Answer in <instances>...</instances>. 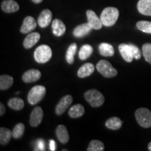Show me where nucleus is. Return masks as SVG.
I'll return each instance as SVG.
<instances>
[{
	"mask_svg": "<svg viewBox=\"0 0 151 151\" xmlns=\"http://www.w3.org/2000/svg\"><path fill=\"white\" fill-rule=\"evenodd\" d=\"M119 10L116 7H106L101 12L100 19L103 25L111 27L114 25L119 18Z\"/></svg>",
	"mask_w": 151,
	"mask_h": 151,
	"instance_id": "f257e3e1",
	"label": "nucleus"
},
{
	"mask_svg": "<svg viewBox=\"0 0 151 151\" xmlns=\"http://www.w3.org/2000/svg\"><path fill=\"white\" fill-rule=\"evenodd\" d=\"M85 99L94 108L101 106L104 103L105 99L102 94L95 89L88 90L84 94Z\"/></svg>",
	"mask_w": 151,
	"mask_h": 151,
	"instance_id": "f03ea898",
	"label": "nucleus"
},
{
	"mask_svg": "<svg viewBox=\"0 0 151 151\" xmlns=\"http://www.w3.org/2000/svg\"><path fill=\"white\" fill-rule=\"evenodd\" d=\"M46 89L43 86H34L29 90L27 95V100L31 105H35L42 100L45 97Z\"/></svg>",
	"mask_w": 151,
	"mask_h": 151,
	"instance_id": "7ed1b4c3",
	"label": "nucleus"
},
{
	"mask_svg": "<svg viewBox=\"0 0 151 151\" xmlns=\"http://www.w3.org/2000/svg\"><path fill=\"white\" fill-rule=\"evenodd\" d=\"M34 57L36 62L39 64H44L48 62L52 57V50L47 45H41L35 50Z\"/></svg>",
	"mask_w": 151,
	"mask_h": 151,
	"instance_id": "20e7f679",
	"label": "nucleus"
},
{
	"mask_svg": "<svg viewBox=\"0 0 151 151\" xmlns=\"http://www.w3.org/2000/svg\"><path fill=\"white\" fill-rule=\"evenodd\" d=\"M135 118L139 125L143 128L151 127V111L146 108H139L135 111Z\"/></svg>",
	"mask_w": 151,
	"mask_h": 151,
	"instance_id": "39448f33",
	"label": "nucleus"
},
{
	"mask_svg": "<svg viewBox=\"0 0 151 151\" xmlns=\"http://www.w3.org/2000/svg\"><path fill=\"white\" fill-rule=\"evenodd\" d=\"M98 71L106 78H113L116 76L118 71L115 68L113 67L109 61L101 60L98 62L96 66Z\"/></svg>",
	"mask_w": 151,
	"mask_h": 151,
	"instance_id": "423d86ee",
	"label": "nucleus"
},
{
	"mask_svg": "<svg viewBox=\"0 0 151 151\" xmlns=\"http://www.w3.org/2000/svg\"><path fill=\"white\" fill-rule=\"evenodd\" d=\"M73 101V98L71 95L67 94L60 99L59 103L55 107V113L58 116H61L65 113V111L70 106Z\"/></svg>",
	"mask_w": 151,
	"mask_h": 151,
	"instance_id": "0eeeda50",
	"label": "nucleus"
},
{
	"mask_svg": "<svg viewBox=\"0 0 151 151\" xmlns=\"http://www.w3.org/2000/svg\"><path fill=\"white\" fill-rule=\"evenodd\" d=\"M87 19H88V23L91 26L93 29L99 30L101 29L103 24L101 22V19L98 18L97 14L94 11L88 10L86 11Z\"/></svg>",
	"mask_w": 151,
	"mask_h": 151,
	"instance_id": "6e6552de",
	"label": "nucleus"
},
{
	"mask_svg": "<svg viewBox=\"0 0 151 151\" xmlns=\"http://www.w3.org/2000/svg\"><path fill=\"white\" fill-rule=\"evenodd\" d=\"M43 118V109L40 106H37L33 109L30 114L29 124L32 127H37L42 122Z\"/></svg>",
	"mask_w": 151,
	"mask_h": 151,
	"instance_id": "1a4fd4ad",
	"label": "nucleus"
},
{
	"mask_svg": "<svg viewBox=\"0 0 151 151\" xmlns=\"http://www.w3.org/2000/svg\"><path fill=\"white\" fill-rule=\"evenodd\" d=\"M52 18V12L49 9H44L41 11L37 20V23L41 27L45 28L50 24Z\"/></svg>",
	"mask_w": 151,
	"mask_h": 151,
	"instance_id": "9d476101",
	"label": "nucleus"
},
{
	"mask_svg": "<svg viewBox=\"0 0 151 151\" xmlns=\"http://www.w3.org/2000/svg\"><path fill=\"white\" fill-rule=\"evenodd\" d=\"M37 27V22L32 16H27L24 19L23 22L20 27V32L22 34H28L35 30Z\"/></svg>",
	"mask_w": 151,
	"mask_h": 151,
	"instance_id": "9b49d317",
	"label": "nucleus"
},
{
	"mask_svg": "<svg viewBox=\"0 0 151 151\" xmlns=\"http://www.w3.org/2000/svg\"><path fill=\"white\" fill-rule=\"evenodd\" d=\"M41 76L40 71L37 69H29L25 71L22 76V81L24 83H33L39 80Z\"/></svg>",
	"mask_w": 151,
	"mask_h": 151,
	"instance_id": "f8f14e48",
	"label": "nucleus"
},
{
	"mask_svg": "<svg viewBox=\"0 0 151 151\" xmlns=\"http://www.w3.org/2000/svg\"><path fill=\"white\" fill-rule=\"evenodd\" d=\"M1 8L6 14H11L18 11L20 6L14 0H4L1 4Z\"/></svg>",
	"mask_w": 151,
	"mask_h": 151,
	"instance_id": "ddd939ff",
	"label": "nucleus"
},
{
	"mask_svg": "<svg viewBox=\"0 0 151 151\" xmlns=\"http://www.w3.org/2000/svg\"><path fill=\"white\" fill-rule=\"evenodd\" d=\"M119 52L122 57L124 61L127 62H132L134 59L133 54H132V49L130 48L129 44L126 43H121L118 46Z\"/></svg>",
	"mask_w": 151,
	"mask_h": 151,
	"instance_id": "4468645a",
	"label": "nucleus"
},
{
	"mask_svg": "<svg viewBox=\"0 0 151 151\" xmlns=\"http://www.w3.org/2000/svg\"><path fill=\"white\" fill-rule=\"evenodd\" d=\"M92 29H93L91 27V26L87 22V23L81 24L76 27L73 31V35L77 38L83 37L88 35Z\"/></svg>",
	"mask_w": 151,
	"mask_h": 151,
	"instance_id": "2eb2a0df",
	"label": "nucleus"
},
{
	"mask_svg": "<svg viewBox=\"0 0 151 151\" xmlns=\"http://www.w3.org/2000/svg\"><path fill=\"white\" fill-rule=\"evenodd\" d=\"M41 38L40 34L38 32H32L24 38L23 41V46L26 49L32 48L38 43Z\"/></svg>",
	"mask_w": 151,
	"mask_h": 151,
	"instance_id": "dca6fc26",
	"label": "nucleus"
},
{
	"mask_svg": "<svg viewBox=\"0 0 151 151\" xmlns=\"http://www.w3.org/2000/svg\"><path fill=\"white\" fill-rule=\"evenodd\" d=\"M52 33L56 37H62L66 32V26L64 22L59 19H55L52 22Z\"/></svg>",
	"mask_w": 151,
	"mask_h": 151,
	"instance_id": "f3484780",
	"label": "nucleus"
},
{
	"mask_svg": "<svg viewBox=\"0 0 151 151\" xmlns=\"http://www.w3.org/2000/svg\"><path fill=\"white\" fill-rule=\"evenodd\" d=\"M56 137L60 143H67L69 140V135L67 127L63 124H60L55 129Z\"/></svg>",
	"mask_w": 151,
	"mask_h": 151,
	"instance_id": "a211bd4d",
	"label": "nucleus"
},
{
	"mask_svg": "<svg viewBox=\"0 0 151 151\" xmlns=\"http://www.w3.org/2000/svg\"><path fill=\"white\" fill-rule=\"evenodd\" d=\"M137 9L141 14L151 16V0H139L137 3Z\"/></svg>",
	"mask_w": 151,
	"mask_h": 151,
	"instance_id": "6ab92c4d",
	"label": "nucleus"
},
{
	"mask_svg": "<svg viewBox=\"0 0 151 151\" xmlns=\"http://www.w3.org/2000/svg\"><path fill=\"white\" fill-rule=\"evenodd\" d=\"M94 71V66L92 63H86L79 68L77 75L79 78H86L90 76Z\"/></svg>",
	"mask_w": 151,
	"mask_h": 151,
	"instance_id": "aec40b11",
	"label": "nucleus"
},
{
	"mask_svg": "<svg viewBox=\"0 0 151 151\" xmlns=\"http://www.w3.org/2000/svg\"><path fill=\"white\" fill-rule=\"evenodd\" d=\"M85 113V109L83 106L81 104H76L71 107L69 110L68 114L71 118H78L83 116Z\"/></svg>",
	"mask_w": 151,
	"mask_h": 151,
	"instance_id": "412c9836",
	"label": "nucleus"
},
{
	"mask_svg": "<svg viewBox=\"0 0 151 151\" xmlns=\"http://www.w3.org/2000/svg\"><path fill=\"white\" fill-rule=\"evenodd\" d=\"M99 52L101 55L104 57H112L115 53L112 45L108 43H101L99 46Z\"/></svg>",
	"mask_w": 151,
	"mask_h": 151,
	"instance_id": "4be33fe9",
	"label": "nucleus"
},
{
	"mask_svg": "<svg viewBox=\"0 0 151 151\" xmlns=\"http://www.w3.org/2000/svg\"><path fill=\"white\" fill-rule=\"evenodd\" d=\"M12 137L13 133L10 129L3 127L0 128V143L1 145L5 146V145L8 144Z\"/></svg>",
	"mask_w": 151,
	"mask_h": 151,
	"instance_id": "5701e85b",
	"label": "nucleus"
},
{
	"mask_svg": "<svg viewBox=\"0 0 151 151\" xmlns=\"http://www.w3.org/2000/svg\"><path fill=\"white\" fill-rule=\"evenodd\" d=\"M122 121L118 117H112L108 119L105 122V126L112 130H118L122 127Z\"/></svg>",
	"mask_w": 151,
	"mask_h": 151,
	"instance_id": "b1692460",
	"label": "nucleus"
},
{
	"mask_svg": "<svg viewBox=\"0 0 151 151\" xmlns=\"http://www.w3.org/2000/svg\"><path fill=\"white\" fill-rule=\"evenodd\" d=\"M14 83V78L9 75H1L0 76V90H6L9 89Z\"/></svg>",
	"mask_w": 151,
	"mask_h": 151,
	"instance_id": "393cba45",
	"label": "nucleus"
},
{
	"mask_svg": "<svg viewBox=\"0 0 151 151\" xmlns=\"http://www.w3.org/2000/svg\"><path fill=\"white\" fill-rule=\"evenodd\" d=\"M93 52V48L89 44H85L81 46V48L79 50L78 56L79 58L81 60H85L88 59L91 56V55Z\"/></svg>",
	"mask_w": 151,
	"mask_h": 151,
	"instance_id": "a878e982",
	"label": "nucleus"
},
{
	"mask_svg": "<svg viewBox=\"0 0 151 151\" xmlns=\"http://www.w3.org/2000/svg\"><path fill=\"white\" fill-rule=\"evenodd\" d=\"M8 106L11 109L16 111H20L24 108V102L22 99L18 97L11 98L8 101Z\"/></svg>",
	"mask_w": 151,
	"mask_h": 151,
	"instance_id": "bb28decb",
	"label": "nucleus"
},
{
	"mask_svg": "<svg viewBox=\"0 0 151 151\" xmlns=\"http://www.w3.org/2000/svg\"><path fill=\"white\" fill-rule=\"evenodd\" d=\"M77 51V45L76 43H73L69 46L66 53V60L69 65L73 63L74 62V56Z\"/></svg>",
	"mask_w": 151,
	"mask_h": 151,
	"instance_id": "cd10ccee",
	"label": "nucleus"
},
{
	"mask_svg": "<svg viewBox=\"0 0 151 151\" xmlns=\"http://www.w3.org/2000/svg\"><path fill=\"white\" fill-rule=\"evenodd\" d=\"M88 151H103L104 150V143L99 140H92L90 142L89 146L87 148Z\"/></svg>",
	"mask_w": 151,
	"mask_h": 151,
	"instance_id": "c85d7f7f",
	"label": "nucleus"
},
{
	"mask_svg": "<svg viewBox=\"0 0 151 151\" xmlns=\"http://www.w3.org/2000/svg\"><path fill=\"white\" fill-rule=\"evenodd\" d=\"M24 129H25V127L23 123H18L16 124L12 131L13 137L16 139H20L24 134Z\"/></svg>",
	"mask_w": 151,
	"mask_h": 151,
	"instance_id": "c756f323",
	"label": "nucleus"
},
{
	"mask_svg": "<svg viewBox=\"0 0 151 151\" xmlns=\"http://www.w3.org/2000/svg\"><path fill=\"white\" fill-rule=\"evenodd\" d=\"M137 29L144 33L151 34V22L141 20L137 22Z\"/></svg>",
	"mask_w": 151,
	"mask_h": 151,
	"instance_id": "7c9ffc66",
	"label": "nucleus"
},
{
	"mask_svg": "<svg viewBox=\"0 0 151 151\" xmlns=\"http://www.w3.org/2000/svg\"><path fill=\"white\" fill-rule=\"evenodd\" d=\"M142 53L146 61L151 65V43H146L142 46Z\"/></svg>",
	"mask_w": 151,
	"mask_h": 151,
	"instance_id": "2f4dec72",
	"label": "nucleus"
},
{
	"mask_svg": "<svg viewBox=\"0 0 151 151\" xmlns=\"http://www.w3.org/2000/svg\"><path fill=\"white\" fill-rule=\"evenodd\" d=\"M129 46L132 49V54H133L134 56V59H136L137 60H140L141 58V52L140 50V49L139 48V47L136 46L134 44H132V43H129Z\"/></svg>",
	"mask_w": 151,
	"mask_h": 151,
	"instance_id": "473e14b6",
	"label": "nucleus"
},
{
	"mask_svg": "<svg viewBox=\"0 0 151 151\" xmlns=\"http://www.w3.org/2000/svg\"><path fill=\"white\" fill-rule=\"evenodd\" d=\"M6 111V109L4 105L2 103H0V116H2L3 115H4Z\"/></svg>",
	"mask_w": 151,
	"mask_h": 151,
	"instance_id": "72a5a7b5",
	"label": "nucleus"
},
{
	"mask_svg": "<svg viewBox=\"0 0 151 151\" xmlns=\"http://www.w3.org/2000/svg\"><path fill=\"white\" fill-rule=\"evenodd\" d=\"M55 141L51 140L50 141V150H55Z\"/></svg>",
	"mask_w": 151,
	"mask_h": 151,
	"instance_id": "f704fd0d",
	"label": "nucleus"
},
{
	"mask_svg": "<svg viewBox=\"0 0 151 151\" xmlns=\"http://www.w3.org/2000/svg\"><path fill=\"white\" fill-rule=\"evenodd\" d=\"M35 4H40L43 1V0H31Z\"/></svg>",
	"mask_w": 151,
	"mask_h": 151,
	"instance_id": "c9c22d12",
	"label": "nucleus"
},
{
	"mask_svg": "<svg viewBox=\"0 0 151 151\" xmlns=\"http://www.w3.org/2000/svg\"><path fill=\"white\" fill-rule=\"evenodd\" d=\"M148 149L149 151H151V141L150 143H148Z\"/></svg>",
	"mask_w": 151,
	"mask_h": 151,
	"instance_id": "e433bc0d",
	"label": "nucleus"
}]
</instances>
